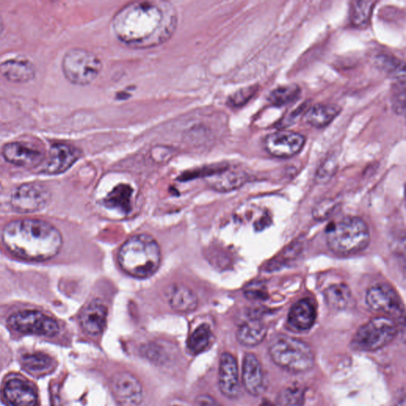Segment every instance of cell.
<instances>
[{"instance_id": "12", "label": "cell", "mask_w": 406, "mask_h": 406, "mask_svg": "<svg viewBox=\"0 0 406 406\" xmlns=\"http://www.w3.org/2000/svg\"><path fill=\"white\" fill-rule=\"evenodd\" d=\"M305 137L289 130H280L267 135L265 146L268 153L277 158H291L303 148Z\"/></svg>"}, {"instance_id": "3", "label": "cell", "mask_w": 406, "mask_h": 406, "mask_svg": "<svg viewBox=\"0 0 406 406\" xmlns=\"http://www.w3.org/2000/svg\"><path fill=\"white\" fill-rule=\"evenodd\" d=\"M118 264L129 276L145 279L158 271L161 262L160 248L148 234H137L123 243L118 252Z\"/></svg>"}, {"instance_id": "22", "label": "cell", "mask_w": 406, "mask_h": 406, "mask_svg": "<svg viewBox=\"0 0 406 406\" xmlns=\"http://www.w3.org/2000/svg\"><path fill=\"white\" fill-rule=\"evenodd\" d=\"M0 75L11 82L27 83L34 78L35 68L28 61L9 60L0 64Z\"/></svg>"}, {"instance_id": "31", "label": "cell", "mask_w": 406, "mask_h": 406, "mask_svg": "<svg viewBox=\"0 0 406 406\" xmlns=\"http://www.w3.org/2000/svg\"><path fill=\"white\" fill-rule=\"evenodd\" d=\"M22 364L30 372H42L52 367L53 360L46 354L36 353L23 355Z\"/></svg>"}, {"instance_id": "2", "label": "cell", "mask_w": 406, "mask_h": 406, "mask_svg": "<svg viewBox=\"0 0 406 406\" xmlns=\"http://www.w3.org/2000/svg\"><path fill=\"white\" fill-rule=\"evenodd\" d=\"M2 241L11 253L30 261L53 259L63 246L60 231L39 220H15L6 224Z\"/></svg>"}, {"instance_id": "14", "label": "cell", "mask_w": 406, "mask_h": 406, "mask_svg": "<svg viewBox=\"0 0 406 406\" xmlns=\"http://www.w3.org/2000/svg\"><path fill=\"white\" fill-rule=\"evenodd\" d=\"M3 156L9 163L27 168L42 165L45 155L39 149L22 142H11L3 148Z\"/></svg>"}, {"instance_id": "29", "label": "cell", "mask_w": 406, "mask_h": 406, "mask_svg": "<svg viewBox=\"0 0 406 406\" xmlns=\"http://www.w3.org/2000/svg\"><path fill=\"white\" fill-rule=\"evenodd\" d=\"M212 340V333L207 324L198 326L190 336L189 348L194 354L201 353L207 349Z\"/></svg>"}, {"instance_id": "15", "label": "cell", "mask_w": 406, "mask_h": 406, "mask_svg": "<svg viewBox=\"0 0 406 406\" xmlns=\"http://www.w3.org/2000/svg\"><path fill=\"white\" fill-rule=\"evenodd\" d=\"M239 366L232 354L224 353L221 355L218 386L222 395L236 398L240 393Z\"/></svg>"}, {"instance_id": "8", "label": "cell", "mask_w": 406, "mask_h": 406, "mask_svg": "<svg viewBox=\"0 0 406 406\" xmlns=\"http://www.w3.org/2000/svg\"><path fill=\"white\" fill-rule=\"evenodd\" d=\"M8 326L18 332L54 336L60 331L59 324L52 317L37 310H23L9 317Z\"/></svg>"}, {"instance_id": "9", "label": "cell", "mask_w": 406, "mask_h": 406, "mask_svg": "<svg viewBox=\"0 0 406 406\" xmlns=\"http://www.w3.org/2000/svg\"><path fill=\"white\" fill-rule=\"evenodd\" d=\"M110 391L118 406H139L143 401V387L133 374L115 373L110 379Z\"/></svg>"}, {"instance_id": "17", "label": "cell", "mask_w": 406, "mask_h": 406, "mask_svg": "<svg viewBox=\"0 0 406 406\" xmlns=\"http://www.w3.org/2000/svg\"><path fill=\"white\" fill-rule=\"evenodd\" d=\"M243 384L253 396H259L265 391L263 369L258 358L253 353H247L243 362Z\"/></svg>"}, {"instance_id": "33", "label": "cell", "mask_w": 406, "mask_h": 406, "mask_svg": "<svg viewBox=\"0 0 406 406\" xmlns=\"http://www.w3.org/2000/svg\"><path fill=\"white\" fill-rule=\"evenodd\" d=\"M393 110L398 115H404L405 111V80L396 81L391 94Z\"/></svg>"}, {"instance_id": "18", "label": "cell", "mask_w": 406, "mask_h": 406, "mask_svg": "<svg viewBox=\"0 0 406 406\" xmlns=\"http://www.w3.org/2000/svg\"><path fill=\"white\" fill-rule=\"evenodd\" d=\"M108 308L99 300L92 301L81 311L80 322L87 334H101L107 323Z\"/></svg>"}, {"instance_id": "1", "label": "cell", "mask_w": 406, "mask_h": 406, "mask_svg": "<svg viewBox=\"0 0 406 406\" xmlns=\"http://www.w3.org/2000/svg\"><path fill=\"white\" fill-rule=\"evenodd\" d=\"M178 14L167 1H137L124 6L111 20L118 42L131 49H146L163 45L176 33Z\"/></svg>"}, {"instance_id": "32", "label": "cell", "mask_w": 406, "mask_h": 406, "mask_svg": "<svg viewBox=\"0 0 406 406\" xmlns=\"http://www.w3.org/2000/svg\"><path fill=\"white\" fill-rule=\"evenodd\" d=\"M304 391L298 386H291L280 391L274 406H304Z\"/></svg>"}, {"instance_id": "6", "label": "cell", "mask_w": 406, "mask_h": 406, "mask_svg": "<svg viewBox=\"0 0 406 406\" xmlns=\"http://www.w3.org/2000/svg\"><path fill=\"white\" fill-rule=\"evenodd\" d=\"M103 70V63L96 53L89 50L75 48L68 51L62 61V70L70 83L79 86L89 85Z\"/></svg>"}, {"instance_id": "5", "label": "cell", "mask_w": 406, "mask_h": 406, "mask_svg": "<svg viewBox=\"0 0 406 406\" xmlns=\"http://www.w3.org/2000/svg\"><path fill=\"white\" fill-rule=\"evenodd\" d=\"M269 353L274 364L293 373L308 372L315 363L313 350L308 343L288 336L274 340Z\"/></svg>"}, {"instance_id": "4", "label": "cell", "mask_w": 406, "mask_h": 406, "mask_svg": "<svg viewBox=\"0 0 406 406\" xmlns=\"http://www.w3.org/2000/svg\"><path fill=\"white\" fill-rule=\"evenodd\" d=\"M326 241L332 251L339 255H352L363 251L370 241L366 222L358 217L348 216L329 224Z\"/></svg>"}, {"instance_id": "36", "label": "cell", "mask_w": 406, "mask_h": 406, "mask_svg": "<svg viewBox=\"0 0 406 406\" xmlns=\"http://www.w3.org/2000/svg\"><path fill=\"white\" fill-rule=\"evenodd\" d=\"M336 209V203L334 200H324L316 205L314 210V217L316 220H326L327 217L332 215Z\"/></svg>"}, {"instance_id": "39", "label": "cell", "mask_w": 406, "mask_h": 406, "mask_svg": "<svg viewBox=\"0 0 406 406\" xmlns=\"http://www.w3.org/2000/svg\"><path fill=\"white\" fill-rule=\"evenodd\" d=\"M395 406H405V400L404 395L402 399H400V401H398Z\"/></svg>"}, {"instance_id": "40", "label": "cell", "mask_w": 406, "mask_h": 406, "mask_svg": "<svg viewBox=\"0 0 406 406\" xmlns=\"http://www.w3.org/2000/svg\"><path fill=\"white\" fill-rule=\"evenodd\" d=\"M4 28V22L2 20V18H0V36H1V34L3 33Z\"/></svg>"}, {"instance_id": "26", "label": "cell", "mask_w": 406, "mask_h": 406, "mask_svg": "<svg viewBox=\"0 0 406 406\" xmlns=\"http://www.w3.org/2000/svg\"><path fill=\"white\" fill-rule=\"evenodd\" d=\"M324 295L329 307L336 310H345L353 303V293L345 284L331 285Z\"/></svg>"}, {"instance_id": "23", "label": "cell", "mask_w": 406, "mask_h": 406, "mask_svg": "<svg viewBox=\"0 0 406 406\" xmlns=\"http://www.w3.org/2000/svg\"><path fill=\"white\" fill-rule=\"evenodd\" d=\"M341 112V108L338 105L318 103L305 110L303 120L311 127L324 128L329 126Z\"/></svg>"}, {"instance_id": "37", "label": "cell", "mask_w": 406, "mask_h": 406, "mask_svg": "<svg viewBox=\"0 0 406 406\" xmlns=\"http://www.w3.org/2000/svg\"><path fill=\"white\" fill-rule=\"evenodd\" d=\"M336 163L333 159H329L322 165L320 170L317 172V180L318 182H326L336 171Z\"/></svg>"}, {"instance_id": "28", "label": "cell", "mask_w": 406, "mask_h": 406, "mask_svg": "<svg viewBox=\"0 0 406 406\" xmlns=\"http://www.w3.org/2000/svg\"><path fill=\"white\" fill-rule=\"evenodd\" d=\"M301 94V89L295 84L284 85L273 90L267 99L274 107L282 108L297 101Z\"/></svg>"}, {"instance_id": "27", "label": "cell", "mask_w": 406, "mask_h": 406, "mask_svg": "<svg viewBox=\"0 0 406 406\" xmlns=\"http://www.w3.org/2000/svg\"><path fill=\"white\" fill-rule=\"evenodd\" d=\"M374 1H353L350 7V22L353 27L357 28H365L371 20L374 5Z\"/></svg>"}, {"instance_id": "20", "label": "cell", "mask_w": 406, "mask_h": 406, "mask_svg": "<svg viewBox=\"0 0 406 406\" xmlns=\"http://www.w3.org/2000/svg\"><path fill=\"white\" fill-rule=\"evenodd\" d=\"M317 312L313 303L308 298L299 300L293 305L289 315L290 326L298 331H305L311 329L316 321Z\"/></svg>"}, {"instance_id": "16", "label": "cell", "mask_w": 406, "mask_h": 406, "mask_svg": "<svg viewBox=\"0 0 406 406\" xmlns=\"http://www.w3.org/2000/svg\"><path fill=\"white\" fill-rule=\"evenodd\" d=\"M248 179V174L239 168L224 165L210 173L208 182L218 191L227 192L239 189Z\"/></svg>"}, {"instance_id": "10", "label": "cell", "mask_w": 406, "mask_h": 406, "mask_svg": "<svg viewBox=\"0 0 406 406\" xmlns=\"http://www.w3.org/2000/svg\"><path fill=\"white\" fill-rule=\"evenodd\" d=\"M366 302L372 310L393 317L404 315V305L401 298L391 286L378 284L371 287L366 296Z\"/></svg>"}, {"instance_id": "13", "label": "cell", "mask_w": 406, "mask_h": 406, "mask_svg": "<svg viewBox=\"0 0 406 406\" xmlns=\"http://www.w3.org/2000/svg\"><path fill=\"white\" fill-rule=\"evenodd\" d=\"M82 152L77 147L64 143H55L50 148L49 157L43 163L42 172L58 175L66 172L81 158Z\"/></svg>"}, {"instance_id": "35", "label": "cell", "mask_w": 406, "mask_h": 406, "mask_svg": "<svg viewBox=\"0 0 406 406\" xmlns=\"http://www.w3.org/2000/svg\"><path fill=\"white\" fill-rule=\"evenodd\" d=\"M243 293L250 300H265L268 293L267 287L262 283H252L246 286Z\"/></svg>"}, {"instance_id": "30", "label": "cell", "mask_w": 406, "mask_h": 406, "mask_svg": "<svg viewBox=\"0 0 406 406\" xmlns=\"http://www.w3.org/2000/svg\"><path fill=\"white\" fill-rule=\"evenodd\" d=\"M376 63L381 70L396 81L405 80V63L401 60L384 55L378 58Z\"/></svg>"}, {"instance_id": "24", "label": "cell", "mask_w": 406, "mask_h": 406, "mask_svg": "<svg viewBox=\"0 0 406 406\" xmlns=\"http://www.w3.org/2000/svg\"><path fill=\"white\" fill-rule=\"evenodd\" d=\"M267 333L264 322L252 319L243 323L236 332V339L242 345L257 346L263 341Z\"/></svg>"}, {"instance_id": "19", "label": "cell", "mask_w": 406, "mask_h": 406, "mask_svg": "<svg viewBox=\"0 0 406 406\" xmlns=\"http://www.w3.org/2000/svg\"><path fill=\"white\" fill-rule=\"evenodd\" d=\"M4 393L13 406H37L39 402L33 387L21 379L9 380L5 386Z\"/></svg>"}, {"instance_id": "11", "label": "cell", "mask_w": 406, "mask_h": 406, "mask_svg": "<svg viewBox=\"0 0 406 406\" xmlns=\"http://www.w3.org/2000/svg\"><path fill=\"white\" fill-rule=\"evenodd\" d=\"M50 193L39 184H26L18 187L11 197V205L22 213H32L46 207Z\"/></svg>"}, {"instance_id": "34", "label": "cell", "mask_w": 406, "mask_h": 406, "mask_svg": "<svg viewBox=\"0 0 406 406\" xmlns=\"http://www.w3.org/2000/svg\"><path fill=\"white\" fill-rule=\"evenodd\" d=\"M258 91V86H250L237 91L228 100L231 107L240 108L246 104Z\"/></svg>"}, {"instance_id": "38", "label": "cell", "mask_w": 406, "mask_h": 406, "mask_svg": "<svg viewBox=\"0 0 406 406\" xmlns=\"http://www.w3.org/2000/svg\"><path fill=\"white\" fill-rule=\"evenodd\" d=\"M305 108H307V104L304 103L300 106V107L296 110L291 112L288 117L282 121V127H288L291 126V124L293 125L295 123L297 118L305 113Z\"/></svg>"}, {"instance_id": "25", "label": "cell", "mask_w": 406, "mask_h": 406, "mask_svg": "<svg viewBox=\"0 0 406 406\" xmlns=\"http://www.w3.org/2000/svg\"><path fill=\"white\" fill-rule=\"evenodd\" d=\"M134 190L128 184H118L105 198L104 204L110 209L117 210L123 214H129L132 210L131 198Z\"/></svg>"}, {"instance_id": "21", "label": "cell", "mask_w": 406, "mask_h": 406, "mask_svg": "<svg viewBox=\"0 0 406 406\" xmlns=\"http://www.w3.org/2000/svg\"><path fill=\"white\" fill-rule=\"evenodd\" d=\"M165 296L170 307L181 313H189L198 307V298L189 287L174 284L167 287Z\"/></svg>"}, {"instance_id": "7", "label": "cell", "mask_w": 406, "mask_h": 406, "mask_svg": "<svg viewBox=\"0 0 406 406\" xmlns=\"http://www.w3.org/2000/svg\"><path fill=\"white\" fill-rule=\"evenodd\" d=\"M397 335V324L391 317H374L358 329L351 345L359 351H377L389 345Z\"/></svg>"}]
</instances>
